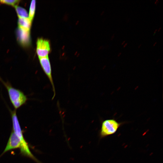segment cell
Listing matches in <instances>:
<instances>
[{
  "instance_id": "1",
  "label": "cell",
  "mask_w": 163,
  "mask_h": 163,
  "mask_svg": "<svg viewBox=\"0 0 163 163\" xmlns=\"http://www.w3.org/2000/svg\"><path fill=\"white\" fill-rule=\"evenodd\" d=\"M13 131L20 139L21 145L20 148L21 154L32 159L37 163H41L32 153L30 151L27 143L24 139L22 131L17 116L16 110H10Z\"/></svg>"
},
{
  "instance_id": "2",
  "label": "cell",
  "mask_w": 163,
  "mask_h": 163,
  "mask_svg": "<svg viewBox=\"0 0 163 163\" xmlns=\"http://www.w3.org/2000/svg\"><path fill=\"white\" fill-rule=\"evenodd\" d=\"M0 81L6 88L9 99L15 110L19 108L26 103L27 98L22 91L13 87L9 82L3 81L0 77Z\"/></svg>"
},
{
  "instance_id": "3",
  "label": "cell",
  "mask_w": 163,
  "mask_h": 163,
  "mask_svg": "<svg viewBox=\"0 0 163 163\" xmlns=\"http://www.w3.org/2000/svg\"><path fill=\"white\" fill-rule=\"evenodd\" d=\"M122 124L114 119L106 120L103 121L100 133L101 138L115 133Z\"/></svg>"
},
{
  "instance_id": "4",
  "label": "cell",
  "mask_w": 163,
  "mask_h": 163,
  "mask_svg": "<svg viewBox=\"0 0 163 163\" xmlns=\"http://www.w3.org/2000/svg\"><path fill=\"white\" fill-rule=\"evenodd\" d=\"M40 65L45 74L49 79L52 86L53 92V99L55 95V90L52 75L51 68L48 56L39 58Z\"/></svg>"
},
{
  "instance_id": "5",
  "label": "cell",
  "mask_w": 163,
  "mask_h": 163,
  "mask_svg": "<svg viewBox=\"0 0 163 163\" xmlns=\"http://www.w3.org/2000/svg\"><path fill=\"white\" fill-rule=\"evenodd\" d=\"M50 48L49 42L47 40L39 38L37 42L36 53L39 58L48 56Z\"/></svg>"
},
{
  "instance_id": "6",
  "label": "cell",
  "mask_w": 163,
  "mask_h": 163,
  "mask_svg": "<svg viewBox=\"0 0 163 163\" xmlns=\"http://www.w3.org/2000/svg\"><path fill=\"white\" fill-rule=\"evenodd\" d=\"M21 141L19 138L13 132L10 135L7 145L2 154V155L10 150L21 148Z\"/></svg>"
},
{
  "instance_id": "7",
  "label": "cell",
  "mask_w": 163,
  "mask_h": 163,
  "mask_svg": "<svg viewBox=\"0 0 163 163\" xmlns=\"http://www.w3.org/2000/svg\"><path fill=\"white\" fill-rule=\"evenodd\" d=\"M17 36L19 43L23 46H26L30 43V31L18 27Z\"/></svg>"
},
{
  "instance_id": "8",
  "label": "cell",
  "mask_w": 163,
  "mask_h": 163,
  "mask_svg": "<svg viewBox=\"0 0 163 163\" xmlns=\"http://www.w3.org/2000/svg\"><path fill=\"white\" fill-rule=\"evenodd\" d=\"M32 22L29 18H19L18 27L30 31Z\"/></svg>"
},
{
  "instance_id": "9",
  "label": "cell",
  "mask_w": 163,
  "mask_h": 163,
  "mask_svg": "<svg viewBox=\"0 0 163 163\" xmlns=\"http://www.w3.org/2000/svg\"><path fill=\"white\" fill-rule=\"evenodd\" d=\"M15 9L19 18H28V14L24 8L17 6L15 7Z\"/></svg>"
},
{
  "instance_id": "10",
  "label": "cell",
  "mask_w": 163,
  "mask_h": 163,
  "mask_svg": "<svg viewBox=\"0 0 163 163\" xmlns=\"http://www.w3.org/2000/svg\"><path fill=\"white\" fill-rule=\"evenodd\" d=\"M36 8V1L32 0L31 2L29 15V18L32 21L34 17Z\"/></svg>"
},
{
  "instance_id": "11",
  "label": "cell",
  "mask_w": 163,
  "mask_h": 163,
  "mask_svg": "<svg viewBox=\"0 0 163 163\" xmlns=\"http://www.w3.org/2000/svg\"><path fill=\"white\" fill-rule=\"evenodd\" d=\"M20 1L15 0H0V3L1 4H5L12 6L16 7L17 6V5L19 3Z\"/></svg>"
},
{
  "instance_id": "12",
  "label": "cell",
  "mask_w": 163,
  "mask_h": 163,
  "mask_svg": "<svg viewBox=\"0 0 163 163\" xmlns=\"http://www.w3.org/2000/svg\"><path fill=\"white\" fill-rule=\"evenodd\" d=\"M115 37V34H113L111 38V40H112Z\"/></svg>"
},
{
  "instance_id": "13",
  "label": "cell",
  "mask_w": 163,
  "mask_h": 163,
  "mask_svg": "<svg viewBox=\"0 0 163 163\" xmlns=\"http://www.w3.org/2000/svg\"><path fill=\"white\" fill-rule=\"evenodd\" d=\"M159 2V1L158 0H156L155 1V2H154V4L156 5H157V4Z\"/></svg>"
},
{
  "instance_id": "14",
  "label": "cell",
  "mask_w": 163,
  "mask_h": 163,
  "mask_svg": "<svg viewBox=\"0 0 163 163\" xmlns=\"http://www.w3.org/2000/svg\"><path fill=\"white\" fill-rule=\"evenodd\" d=\"M127 44H128L127 43H125V44L123 46V47L125 48L127 45Z\"/></svg>"
},
{
  "instance_id": "15",
  "label": "cell",
  "mask_w": 163,
  "mask_h": 163,
  "mask_svg": "<svg viewBox=\"0 0 163 163\" xmlns=\"http://www.w3.org/2000/svg\"><path fill=\"white\" fill-rule=\"evenodd\" d=\"M157 31V29H156L155 30V31H154V34L156 33V31Z\"/></svg>"
},
{
  "instance_id": "16",
  "label": "cell",
  "mask_w": 163,
  "mask_h": 163,
  "mask_svg": "<svg viewBox=\"0 0 163 163\" xmlns=\"http://www.w3.org/2000/svg\"><path fill=\"white\" fill-rule=\"evenodd\" d=\"M121 54H122L121 52H120L119 53V54L117 55V56L119 57Z\"/></svg>"
},
{
  "instance_id": "17",
  "label": "cell",
  "mask_w": 163,
  "mask_h": 163,
  "mask_svg": "<svg viewBox=\"0 0 163 163\" xmlns=\"http://www.w3.org/2000/svg\"><path fill=\"white\" fill-rule=\"evenodd\" d=\"M161 27H160L159 28V29L158 30H157L159 32L160 31V30H161Z\"/></svg>"
},
{
  "instance_id": "18",
  "label": "cell",
  "mask_w": 163,
  "mask_h": 163,
  "mask_svg": "<svg viewBox=\"0 0 163 163\" xmlns=\"http://www.w3.org/2000/svg\"><path fill=\"white\" fill-rule=\"evenodd\" d=\"M157 43V42H155L153 44V46H155V45Z\"/></svg>"
},
{
  "instance_id": "19",
  "label": "cell",
  "mask_w": 163,
  "mask_h": 163,
  "mask_svg": "<svg viewBox=\"0 0 163 163\" xmlns=\"http://www.w3.org/2000/svg\"><path fill=\"white\" fill-rule=\"evenodd\" d=\"M142 45V44H140L138 46V48H139Z\"/></svg>"
},
{
  "instance_id": "20",
  "label": "cell",
  "mask_w": 163,
  "mask_h": 163,
  "mask_svg": "<svg viewBox=\"0 0 163 163\" xmlns=\"http://www.w3.org/2000/svg\"><path fill=\"white\" fill-rule=\"evenodd\" d=\"M125 42V40L123 41V42L121 43V45H123L124 44Z\"/></svg>"
}]
</instances>
